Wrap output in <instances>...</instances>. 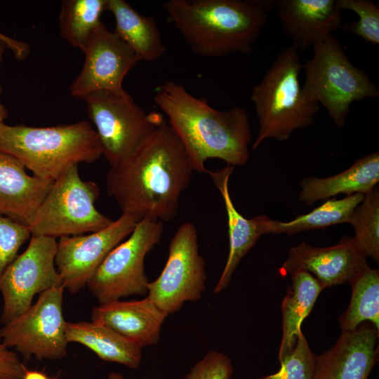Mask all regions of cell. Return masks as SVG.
Here are the masks:
<instances>
[{
    "instance_id": "obj_35",
    "label": "cell",
    "mask_w": 379,
    "mask_h": 379,
    "mask_svg": "<svg viewBox=\"0 0 379 379\" xmlns=\"http://www.w3.org/2000/svg\"><path fill=\"white\" fill-rule=\"evenodd\" d=\"M22 379H55L43 371L26 368Z\"/></svg>"
},
{
    "instance_id": "obj_8",
    "label": "cell",
    "mask_w": 379,
    "mask_h": 379,
    "mask_svg": "<svg viewBox=\"0 0 379 379\" xmlns=\"http://www.w3.org/2000/svg\"><path fill=\"white\" fill-rule=\"evenodd\" d=\"M82 100L98 135L102 155L111 167L131 158L165 120L157 112L146 113L127 91L122 94L95 91Z\"/></svg>"
},
{
    "instance_id": "obj_19",
    "label": "cell",
    "mask_w": 379,
    "mask_h": 379,
    "mask_svg": "<svg viewBox=\"0 0 379 379\" xmlns=\"http://www.w3.org/2000/svg\"><path fill=\"white\" fill-rule=\"evenodd\" d=\"M52 182L29 175L17 159L0 151V215L28 225Z\"/></svg>"
},
{
    "instance_id": "obj_4",
    "label": "cell",
    "mask_w": 379,
    "mask_h": 379,
    "mask_svg": "<svg viewBox=\"0 0 379 379\" xmlns=\"http://www.w3.org/2000/svg\"><path fill=\"white\" fill-rule=\"evenodd\" d=\"M0 151L48 182L72 166L94 163L102 156L96 132L85 120L47 127L4 123L0 126Z\"/></svg>"
},
{
    "instance_id": "obj_16",
    "label": "cell",
    "mask_w": 379,
    "mask_h": 379,
    "mask_svg": "<svg viewBox=\"0 0 379 379\" xmlns=\"http://www.w3.org/2000/svg\"><path fill=\"white\" fill-rule=\"evenodd\" d=\"M378 336L368 321L343 331L331 348L315 357L312 379H368L378 359Z\"/></svg>"
},
{
    "instance_id": "obj_12",
    "label": "cell",
    "mask_w": 379,
    "mask_h": 379,
    "mask_svg": "<svg viewBox=\"0 0 379 379\" xmlns=\"http://www.w3.org/2000/svg\"><path fill=\"white\" fill-rule=\"evenodd\" d=\"M58 241L31 236L24 252L7 266L0 277L3 298L0 321L4 325L24 313L36 294L62 285L55 259Z\"/></svg>"
},
{
    "instance_id": "obj_11",
    "label": "cell",
    "mask_w": 379,
    "mask_h": 379,
    "mask_svg": "<svg viewBox=\"0 0 379 379\" xmlns=\"http://www.w3.org/2000/svg\"><path fill=\"white\" fill-rule=\"evenodd\" d=\"M64 290L60 285L41 293L35 303L0 329L1 343L25 359L65 357L68 342L62 314Z\"/></svg>"
},
{
    "instance_id": "obj_20",
    "label": "cell",
    "mask_w": 379,
    "mask_h": 379,
    "mask_svg": "<svg viewBox=\"0 0 379 379\" xmlns=\"http://www.w3.org/2000/svg\"><path fill=\"white\" fill-rule=\"evenodd\" d=\"M234 168L232 166L226 165L217 171L206 172L222 197L227 216L229 234V253L223 271L213 290L214 293H219L229 286L238 265L262 235L256 216L246 218L237 210L232 202L229 180Z\"/></svg>"
},
{
    "instance_id": "obj_26",
    "label": "cell",
    "mask_w": 379,
    "mask_h": 379,
    "mask_svg": "<svg viewBox=\"0 0 379 379\" xmlns=\"http://www.w3.org/2000/svg\"><path fill=\"white\" fill-rule=\"evenodd\" d=\"M107 0H64L59 16L60 36L84 53L102 22Z\"/></svg>"
},
{
    "instance_id": "obj_32",
    "label": "cell",
    "mask_w": 379,
    "mask_h": 379,
    "mask_svg": "<svg viewBox=\"0 0 379 379\" xmlns=\"http://www.w3.org/2000/svg\"><path fill=\"white\" fill-rule=\"evenodd\" d=\"M233 371L227 355L211 350L190 369L184 379H231Z\"/></svg>"
},
{
    "instance_id": "obj_9",
    "label": "cell",
    "mask_w": 379,
    "mask_h": 379,
    "mask_svg": "<svg viewBox=\"0 0 379 379\" xmlns=\"http://www.w3.org/2000/svg\"><path fill=\"white\" fill-rule=\"evenodd\" d=\"M163 232V222L143 218L128 238L109 253L87 285L99 304L147 294L149 281L145 260L161 241Z\"/></svg>"
},
{
    "instance_id": "obj_22",
    "label": "cell",
    "mask_w": 379,
    "mask_h": 379,
    "mask_svg": "<svg viewBox=\"0 0 379 379\" xmlns=\"http://www.w3.org/2000/svg\"><path fill=\"white\" fill-rule=\"evenodd\" d=\"M107 11L115 20L113 31L140 60L152 62L166 51L160 30L153 16H144L124 0H107Z\"/></svg>"
},
{
    "instance_id": "obj_23",
    "label": "cell",
    "mask_w": 379,
    "mask_h": 379,
    "mask_svg": "<svg viewBox=\"0 0 379 379\" xmlns=\"http://www.w3.org/2000/svg\"><path fill=\"white\" fill-rule=\"evenodd\" d=\"M65 335L68 343L83 345L104 361L133 369L140 366L142 348L104 325L93 321H67Z\"/></svg>"
},
{
    "instance_id": "obj_15",
    "label": "cell",
    "mask_w": 379,
    "mask_h": 379,
    "mask_svg": "<svg viewBox=\"0 0 379 379\" xmlns=\"http://www.w3.org/2000/svg\"><path fill=\"white\" fill-rule=\"evenodd\" d=\"M366 257L350 236H344L332 246L316 247L302 242L289 249L279 269L282 276L298 271L312 274L325 288L350 283L366 267Z\"/></svg>"
},
{
    "instance_id": "obj_13",
    "label": "cell",
    "mask_w": 379,
    "mask_h": 379,
    "mask_svg": "<svg viewBox=\"0 0 379 379\" xmlns=\"http://www.w3.org/2000/svg\"><path fill=\"white\" fill-rule=\"evenodd\" d=\"M138 221L121 213L99 231L60 238L55 262L65 289L76 293L86 286L109 253L131 234Z\"/></svg>"
},
{
    "instance_id": "obj_34",
    "label": "cell",
    "mask_w": 379,
    "mask_h": 379,
    "mask_svg": "<svg viewBox=\"0 0 379 379\" xmlns=\"http://www.w3.org/2000/svg\"><path fill=\"white\" fill-rule=\"evenodd\" d=\"M0 41L5 44L8 48L12 50L15 58L18 60H25L29 53V44L11 39L1 33Z\"/></svg>"
},
{
    "instance_id": "obj_18",
    "label": "cell",
    "mask_w": 379,
    "mask_h": 379,
    "mask_svg": "<svg viewBox=\"0 0 379 379\" xmlns=\"http://www.w3.org/2000/svg\"><path fill=\"white\" fill-rule=\"evenodd\" d=\"M167 317L147 296L100 304L91 311L93 321L109 328L142 349L158 343Z\"/></svg>"
},
{
    "instance_id": "obj_30",
    "label": "cell",
    "mask_w": 379,
    "mask_h": 379,
    "mask_svg": "<svg viewBox=\"0 0 379 379\" xmlns=\"http://www.w3.org/2000/svg\"><path fill=\"white\" fill-rule=\"evenodd\" d=\"M315 357L302 332L293 349L279 361L280 369L258 379H312Z\"/></svg>"
},
{
    "instance_id": "obj_17",
    "label": "cell",
    "mask_w": 379,
    "mask_h": 379,
    "mask_svg": "<svg viewBox=\"0 0 379 379\" xmlns=\"http://www.w3.org/2000/svg\"><path fill=\"white\" fill-rule=\"evenodd\" d=\"M274 6L284 33L300 53L343 26L335 0H277Z\"/></svg>"
},
{
    "instance_id": "obj_6",
    "label": "cell",
    "mask_w": 379,
    "mask_h": 379,
    "mask_svg": "<svg viewBox=\"0 0 379 379\" xmlns=\"http://www.w3.org/2000/svg\"><path fill=\"white\" fill-rule=\"evenodd\" d=\"M312 57L302 65L303 92L321 104L335 125L344 127L353 102L379 96V88L349 59L339 41L331 34L312 46Z\"/></svg>"
},
{
    "instance_id": "obj_37",
    "label": "cell",
    "mask_w": 379,
    "mask_h": 379,
    "mask_svg": "<svg viewBox=\"0 0 379 379\" xmlns=\"http://www.w3.org/2000/svg\"><path fill=\"white\" fill-rule=\"evenodd\" d=\"M107 379H125L124 376L118 372H111L107 375Z\"/></svg>"
},
{
    "instance_id": "obj_21",
    "label": "cell",
    "mask_w": 379,
    "mask_h": 379,
    "mask_svg": "<svg viewBox=\"0 0 379 379\" xmlns=\"http://www.w3.org/2000/svg\"><path fill=\"white\" fill-rule=\"evenodd\" d=\"M379 182V153L375 152L357 159L349 168L327 178L307 177L300 182L299 201L312 206L340 194H366Z\"/></svg>"
},
{
    "instance_id": "obj_33",
    "label": "cell",
    "mask_w": 379,
    "mask_h": 379,
    "mask_svg": "<svg viewBox=\"0 0 379 379\" xmlns=\"http://www.w3.org/2000/svg\"><path fill=\"white\" fill-rule=\"evenodd\" d=\"M26 368L18 354L1 343L0 334V379H22Z\"/></svg>"
},
{
    "instance_id": "obj_31",
    "label": "cell",
    "mask_w": 379,
    "mask_h": 379,
    "mask_svg": "<svg viewBox=\"0 0 379 379\" xmlns=\"http://www.w3.org/2000/svg\"><path fill=\"white\" fill-rule=\"evenodd\" d=\"M31 236L27 225L0 215V277Z\"/></svg>"
},
{
    "instance_id": "obj_14",
    "label": "cell",
    "mask_w": 379,
    "mask_h": 379,
    "mask_svg": "<svg viewBox=\"0 0 379 379\" xmlns=\"http://www.w3.org/2000/svg\"><path fill=\"white\" fill-rule=\"evenodd\" d=\"M84 66L69 86L70 94L82 99L99 91L126 92L123 81L140 61L138 56L101 22L84 52Z\"/></svg>"
},
{
    "instance_id": "obj_36",
    "label": "cell",
    "mask_w": 379,
    "mask_h": 379,
    "mask_svg": "<svg viewBox=\"0 0 379 379\" xmlns=\"http://www.w3.org/2000/svg\"><path fill=\"white\" fill-rule=\"evenodd\" d=\"M8 47L6 45L2 42L0 41V65L3 59V55L4 54V52L6 49ZM1 93V88L0 86V94ZM8 117V113L6 109V108L4 107V105L0 102V126L3 124H4L5 119Z\"/></svg>"
},
{
    "instance_id": "obj_1",
    "label": "cell",
    "mask_w": 379,
    "mask_h": 379,
    "mask_svg": "<svg viewBox=\"0 0 379 379\" xmlns=\"http://www.w3.org/2000/svg\"><path fill=\"white\" fill-rule=\"evenodd\" d=\"M194 171L185 147L164 120L131 158L110 167L105 178L107 194L122 213L138 220L170 221L178 214Z\"/></svg>"
},
{
    "instance_id": "obj_24",
    "label": "cell",
    "mask_w": 379,
    "mask_h": 379,
    "mask_svg": "<svg viewBox=\"0 0 379 379\" xmlns=\"http://www.w3.org/2000/svg\"><path fill=\"white\" fill-rule=\"evenodd\" d=\"M286 295L281 303L282 337L278 359L280 361L294 347L301 334V324L310 314L324 287L310 273L298 271L291 276Z\"/></svg>"
},
{
    "instance_id": "obj_10",
    "label": "cell",
    "mask_w": 379,
    "mask_h": 379,
    "mask_svg": "<svg viewBox=\"0 0 379 379\" xmlns=\"http://www.w3.org/2000/svg\"><path fill=\"white\" fill-rule=\"evenodd\" d=\"M206 263L198 246L193 222L180 225L172 237L168 255L159 276L148 284L147 296L167 316L184 303L197 302L206 289Z\"/></svg>"
},
{
    "instance_id": "obj_3",
    "label": "cell",
    "mask_w": 379,
    "mask_h": 379,
    "mask_svg": "<svg viewBox=\"0 0 379 379\" xmlns=\"http://www.w3.org/2000/svg\"><path fill=\"white\" fill-rule=\"evenodd\" d=\"M275 1L168 0V21L191 50L206 58L248 53Z\"/></svg>"
},
{
    "instance_id": "obj_29",
    "label": "cell",
    "mask_w": 379,
    "mask_h": 379,
    "mask_svg": "<svg viewBox=\"0 0 379 379\" xmlns=\"http://www.w3.org/2000/svg\"><path fill=\"white\" fill-rule=\"evenodd\" d=\"M337 7L350 10L358 15L356 21L345 25L342 29L373 45L379 44V7L371 0H335Z\"/></svg>"
},
{
    "instance_id": "obj_27",
    "label": "cell",
    "mask_w": 379,
    "mask_h": 379,
    "mask_svg": "<svg viewBox=\"0 0 379 379\" xmlns=\"http://www.w3.org/2000/svg\"><path fill=\"white\" fill-rule=\"evenodd\" d=\"M350 284L351 300L338 319L342 332L353 331L365 321L379 331V270L368 266Z\"/></svg>"
},
{
    "instance_id": "obj_2",
    "label": "cell",
    "mask_w": 379,
    "mask_h": 379,
    "mask_svg": "<svg viewBox=\"0 0 379 379\" xmlns=\"http://www.w3.org/2000/svg\"><path fill=\"white\" fill-rule=\"evenodd\" d=\"M153 99L167 116L194 171L206 173L205 162L211 158L234 167L248 162L251 133L244 108L218 110L205 98L194 96L184 86L171 80L156 88Z\"/></svg>"
},
{
    "instance_id": "obj_7",
    "label": "cell",
    "mask_w": 379,
    "mask_h": 379,
    "mask_svg": "<svg viewBox=\"0 0 379 379\" xmlns=\"http://www.w3.org/2000/svg\"><path fill=\"white\" fill-rule=\"evenodd\" d=\"M100 188L72 166L54 180L28 226L32 236L62 238L94 232L114 221L95 207Z\"/></svg>"
},
{
    "instance_id": "obj_5",
    "label": "cell",
    "mask_w": 379,
    "mask_h": 379,
    "mask_svg": "<svg viewBox=\"0 0 379 379\" xmlns=\"http://www.w3.org/2000/svg\"><path fill=\"white\" fill-rule=\"evenodd\" d=\"M301 69L300 53L290 45L280 51L252 88L251 100L258 119L253 149L267 138L286 140L295 130L314 123L319 106L303 92Z\"/></svg>"
},
{
    "instance_id": "obj_25",
    "label": "cell",
    "mask_w": 379,
    "mask_h": 379,
    "mask_svg": "<svg viewBox=\"0 0 379 379\" xmlns=\"http://www.w3.org/2000/svg\"><path fill=\"white\" fill-rule=\"evenodd\" d=\"M364 194H354L343 199H326L321 206L308 213L298 215L288 222L273 220L267 215L256 216L262 234H286L295 235L300 232L324 229L336 224L348 222Z\"/></svg>"
},
{
    "instance_id": "obj_28",
    "label": "cell",
    "mask_w": 379,
    "mask_h": 379,
    "mask_svg": "<svg viewBox=\"0 0 379 379\" xmlns=\"http://www.w3.org/2000/svg\"><path fill=\"white\" fill-rule=\"evenodd\" d=\"M348 223L354 230L352 238L357 248L366 258L379 262V189L375 186L364 195L354 209Z\"/></svg>"
}]
</instances>
